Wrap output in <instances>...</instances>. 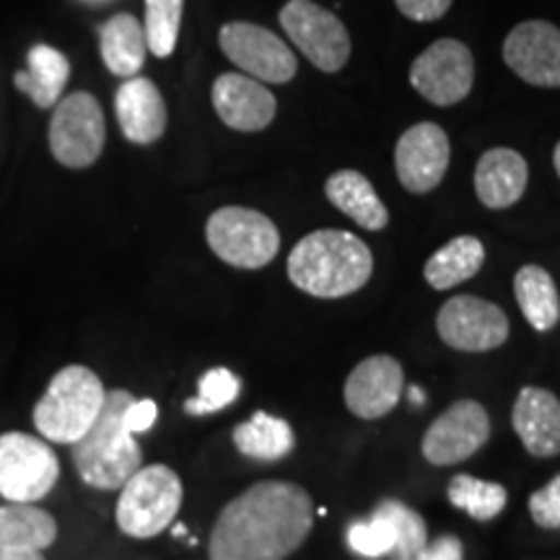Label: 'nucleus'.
Listing matches in <instances>:
<instances>
[{
    "label": "nucleus",
    "instance_id": "f257e3e1",
    "mask_svg": "<svg viewBox=\"0 0 560 560\" xmlns=\"http://www.w3.org/2000/svg\"><path fill=\"white\" fill-rule=\"evenodd\" d=\"M314 527L312 495L296 482L262 480L221 509L210 560H285Z\"/></svg>",
    "mask_w": 560,
    "mask_h": 560
},
{
    "label": "nucleus",
    "instance_id": "f03ea898",
    "mask_svg": "<svg viewBox=\"0 0 560 560\" xmlns=\"http://www.w3.org/2000/svg\"><path fill=\"white\" fill-rule=\"evenodd\" d=\"M374 257L359 236L340 229L306 234L289 255V278L317 299H342L369 283Z\"/></svg>",
    "mask_w": 560,
    "mask_h": 560
},
{
    "label": "nucleus",
    "instance_id": "7ed1b4c3",
    "mask_svg": "<svg viewBox=\"0 0 560 560\" xmlns=\"http://www.w3.org/2000/svg\"><path fill=\"white\" fill-rule=\"evenodd\" d=\"M136 400L130 392L109 389L94 425L75 441L73 465L91 488L117 490L143 467V452L136 436L125 429V410Z\"/></svg>",
    "mask_w": 560,
    "mask_h": 560
},
{
    "label": "nucleus",
    "instance_id": "20e7f679",
    "mask_svg": "<svg viewBox=\"0 0 560 560\" xmlns=\"http://www.w3.org/2000/svg\"><path fill=\"white\" fill-rule=\"evenodd\" d=\"M107 389L86 366H66L52 376L50 387L34 408L39 436L55 444H75L100 418Z\"/></svg>",
    "mask_w": 560,
    "mask_h": 560
},
{
    "label": "nucleus",
    "instance_id": "39448f33",
    "mask_svg": "<svg viewBox=\"0 0 560 560\" xmlns=\"http://www.w3.org/2000/svg\"><path fill=\"white\" fill-rule=\"evenodd\" d=\"M115 520L122 535L132 540H151L179 514L185 488L179 475L166 465L140 467L120 488Z\"/></svg>",
    "mask_w": 560,
    "mask_h": 560
},
{
    "label": "nucleus",
    "instance_id": "423d86ee",
    "mask_svg": "<svg viewBox=\"0 0 560 560\" xmlns=\"http://www.w3.org/2000/svg\"><path fill=\"white\" fill-rule=\"evenodd\" d=\"M208 247L226 265L242 270H260L276 260L280 234L268 215L260 210L226 206L208 219Z\"/></svg>",
    "mask_w": 560,
    "mask_h": 560
},
{
    "label": "nucleus",
    "instance_id": "0eeeda50",
    "mask_svg": "<svg viewBox=\"0 0 560 560\" xmlns=\"http://www.w3.org/2000/svg\"><path fill=\"white\" fill-rule=\"evenodd\" d=\"M107 140L102 104L94 94L75 91L55 104L50 120V151L68 170H89L96 164Z\"/></svg>",
    "mask_w": 560,
    "mask_h": 560
},
{
    "label": "nucleus",
    "instance_id": "6e6552de",
    "mask_svg": "<svg viewBox=\"0 0 560 560\" xmlns=\"http://www.w3.org/2000/svg\"><path fill=\"white\" fill-rule=\"evenodd\" d=\"M60 478V462L45 439L24 431L0 433V495L11 503L45 499Z\"/></svg>",
    "mask_w": 560,
    "mask_h": 560
},
{
    "label": "nucleus",
    "instance_id": "1a4fd4ad",
    "mask_svg": "<svg viewBox=\"0 0 560 560\" xmlns=\"http://www.w3.org/2000/svg\"><path fill=\"white\" fill-rule=\"evenodd\" d=\"M280 26L304 58L325 73H338L350 58L346 24L312 0H289L280 9Z\"/></svg>",
    "mask_w": 560,
    "mask_h": 560
},
{
    "label": "nucleus",
    "instance_id": "9d476101",
    "mask_svg": "<svg viewBox=\"0 0 560 560\" xmlns=\"http://www.w3.org/2000/svg\"><path fill=\"white\" fill-rule=\"evenodd\" d=\"M219 45L244 75L265 83H289L296 75V58L283 39L249 21H231L219 32Z\"/></svg>",
    "mask_w": 560,
    "mask_h": 560
},
{
    "label": "nucleus",
    "instance_id": "9b49d317",
    "mask_svg": "<svg viewBox=\"0 0 560 560\" xmlns=\"http://www.w3.org/2000/svg\"><path fill=\"white\" fill-rule=\"evenodd\" d=\"M410 83L423 100L452 107L465 100L475 83V58L459 39H439L412 60Z\"/></svg>",
    "mask_w": 560,
    "mask_h": 560
},
{
    "label": "nucleus",
    "instance_id": "f8f14e48",
    "mask_svg": "<svg viewBox=\"0 0 560 560\" xmlns=\"http://www.w3.org/2000/svg\"><path fill=\"white\" fill-rule=\"evenodd\" d=\"M439 338L454 350L486 353L509 340V317L501 306L480 296H454L439 310Z\"/></svg>",
    "mask_w": 560,
    "mask_h": 560
},
{
    "label": "nucleus",
    "instance_id": "ddd939ff",
    "mask_svg": "<svg viewBox=\"0 0 560 560\" xmlns=\"http://www.w3.org/2000/svg\"><path fill=\"white\" fill-rule=\"evenodd\" d=\"M490 439V418L478 400H459L446 408L425 431V462L436 467H452L470 459Z\"/></svg>",
    "mask_w": 560,
    "mask_h": 560
},
{
    "label": "nucleus",
    "instance_id": "4468645a",
    "mask_svg": "<svg viewBox=\"0 0 560 560\" xmlns=\"http://www.w3.org/2000/svg\"><path fill=\"white\" fill-rule=\"evenodd\" d=\"M503 60L529 86L560 89V30L550 21H522L503 42Z\"/></svg>",
    "mask_w": 560,
    "mask_h": 560
},
{
    "label": "nucleus",
    "instance_id": "2eb2a0df",
    "mask_svg": "<svg viewBox=\"0 0 560 560\" xmlns=\"http://www.w3.org/2000/svg\"><path fill=\"white\" fill-rule=\"evenodd\" d=\"M450 138L436 122H418L397 140L395 170L408 192L423 195L441 185L450 170Z\"/></svg>",
    "mask_w": 560,
    "mask_h": 560
},
{
    "label": "nucleus",
    "instance_id": "dca6fc26",
    "mask_svg": "<svg viewBox=\"0 0 560 560\" xmlns=\"http://www.w3.org/2000/svg\"><path fill=\"white\" fill-rule=\"evenodd\" d=\"M405 376L400 361L392 355H369L346 380V405L353 416L376 420L392 412L400 402Z\"/></svg>",
    "mask_w": 560,
    "mask_h": 560
},
{
    "label": "nucleus",
    "instance_id": "f3484780",
    "mask_svg": "<svg viewBox=\"0 0 560 560\" xmlns=\"http://www.w3.org/2000/svg\"><path fill=\"white\" fill-rule=\"evenodd\" d=\"M215 115L231 130L260 132L276 120L278 102L265 83L249 79L244 73H223L215 79L213 91Z\"/></svg>",
    "mask_w": 560,
    "mask_h": 560
},
{
    "label": "nucleus",
    "instance_id": "a211bd4d",
    "mask_svg": "<svg viewBox=\"0 0 560 560\" xmlns=\"http://www.w3.org/2000/svg\"><path fill=\"white\" fill-rule=\"evenodd\" d=\"M117 122L122 136L136 145H151L166 132V102L159 86L149 79H125L115 96Z\"/></svg>",
    "mask_w": 560,
    "mask_h": 560
},
{
    "label": "nucleus",
    "instance_id": "6ab92c4d",
    "mask_svg": "<svg viewBox=\"0 0 560 560\" xmlns=\"http://www.w3.org/2000/svg\"><path fill=\"white\" fill-rule=\"evenodd\" d=\"M511 425L532 457L560 454V400L542 387H524L511 410Z\"/></svg>",
    "mask_w": 560,
    "mask_h": 560
},
{
    "label": "nucleus",
    "instance_id": "aec40b11",
    "mask_svg": "<svg viewBox=\"0 0 560 560\" xmlns=\"http://www.w3.org/2000/svg\"><path fill=\"white\" fill-rule=\"evenodd\" d=\"M529 182V166L520 151L490 149L475 166V195L490 210H503L522 200Z\"/></svg>",
    "mask_w": 560,
    "mask_h": 560
},
{
    "label": "nucleus",
    "instance_id": "412c9836",
    "mask_svg": "<svg viewBox=\"0 0 560 560\" xmlns=\"http://www.w3.org/2000/svg\"><path fill=\"white\" fill-rule=\"evenodd\" d=\"M70 79V62L50 45H34L26 52V70L13 75L21 94H26L39 109H50L62 100Z\"/></svg>",
    "mask_w": 560,
    "mask_h": 560
},
{
    "label": "nucleus",
    "instance_id": "4be33fe9",
    "mask_svg": "<svg viewBox=\"0 0 560 560\" xmlns=\"http://www.w3.org/2000/svg\"><path fill=\"white\" fill-rule=\"evenodd\" d=\"M327 200L350 221L359 223L366 231H382L389 223V213L376 195L374 185L355 170L335 172L325 185Z\"/></svg>",
    "mask_w": 560,
    "mask_h": 560
},
{
    "label": "nucleus",
    "instance_id": "5701e85b",
    "mask_svg": "<svg viewBox=\"0 0 560 560\" xmlns=\"http://www.w3.org/2000/svg\"><path fill=\"white\" fill-rule=\"evenodd\" d=\"M100 50L104 66L109 73L120 79H132L143 68L149 42H145V30L140 19L132 13H115L100 26Z\"/></svg>",
    "mask_w": 560,
    "mask_h": 560
},
{
    "label": "nucleus",
    "instance_id": "b1692460",
    "mask_svg": "<svg viewBox=\"0 0 560 560\" xmlns=\"http://www.w3.org/2000/svg\"><path fill=\"white\" fill-rule=\"evenodd\" d=\"M58 537V522L50 511L32 503H5L0 506V548L47 550Z\"/></svg>",
    "mask_w": 560,
    "mask_h": 560
},
{
    "label": "nucleus",
    "instance_id": "393cba45",
    "mask_svg": "<svg viewBox=\"0 0 560 560\" xmlns=\"http://www.w3.org/2000/svg\"><path fill=\"white\" fill-rule=\"evenodd\" d=\"M514 296L524 319L537 332H550L560 322V293L552 276L540 265H524L514 278Z\"/></svg>",
    "mask_w": 560,
    "mask_h": 560
},
{
    "label": "nucleus",
    "instance_id": "a878e982",
    "mask_svg": "<svg viewBox=\"0 0 560 560\" xmlns=\"http://www.w3.org/2000/svg\"><path fill=\"white\" fill-rule=\"evenodd\" d=\"M482 262H486V247L478 236H454L429 257L423 276L431 289L446 291L478 276Z\"/></svg>",
    "mask_w": 560,
    "mask_h": 560
},
{
    "label": "nucleus",
    "instance_id": "bb28decb",
    "mask_svg": "<svg viewBox=\"0 0 560 560\" xmlns=\"http://www.w3.org/2000/svg\"><path fill=\"white\" fill-rule=\"evenodd\" d=\"M234 446L244 457L262 459V462H278L289 457L296 446V436L289 420L270 416V412L257 410L247 423H240L234 429Z\"/></svg>",
    "mask_w": 560,
    "mask_h": 560
},
{
    "label": "nucleus",
    "instance_id": "cd10ccee",
    "mask_svg": "<svg viewBox=\"0 0 560 560\" xmlns=\"http://www.w3.org/2000/svg\"><path fill=\"white\" fill-rule=\"evenodd\" d=\"M446 495L452 506L467 511L475 522L495 520L509 503V493L501 482L480 480L475 475H454Z\"/></svg>",
    "mask_w": 560,
    "mask_h": 560
},
{
    "label": "nucleus",
    "instance_id": "c85d7f7f",
    "mask_svg": "<svg viewBox=\"0 0 560 560\" xmlns=\"http://www.w3.org/2000/svg\"><path fill=\"white\" fill-rule=\"evenodd\" d=\"M374 511L382 514L395 532V548L389 552V560H416L418 552L429 545V527L423 516L408 503L395 499H384Z\"/></svg>",
    "mask_w": 560,
    "mask_h": 560
},
{
    "label": "nucleus",
    "instance_id": "c756f323",
    "mask_svg": "<svg viewBox=\"0 0 560 560\" xmlns=\"http://www.w3.org/2000/svg\"><path fill=\"white\" fill-rule=\"evenodd\" d=\"M185 0H145V42L156 58H170L177 47Z\"/></svg>",
    "mask_w": 560,
    "mask_h": 560
},
{
    "label": "nucleus",
    "instance_id": "7c9ffc66",
    "mask_svg": "<svg viewBox=\"0 0 560 560\" xmlns=\"http://www.w3.org/2000/svg\"><path fill=\"white\" fill-rule=\"evenodd\" d=\"M240 389L242 382L234 371L223 366L210 369L200 376L198 395L185 402V410L190 412V416H210V412H219L223 408H229L231 402H236Z\"/></svg>",
    "mask_w": 560,
    "mask_h": 560
},
{
    "label": "nucleus",
    "instance_id": "2f4dec72",
    "mask_svg": "<svg viewBox=\"0 0 560 560\" xmlns=\"http://www.w3.org/2000/svg\"><path fill=\"white\" fill-rule=\"evenodd\" d=\"M348 548L361 558H389L395 548V532L382 514H371L369 520L353 522L348 527Z\"/></svg>",
    "mask_w": 560,
    "mask_h": 560
},
{
    "label": "nucleus",
    "instance_id": "473e14b6",
    "mask_svg": "<svg viewBox=\"0 0 560 560\" xmlns=\"http://www.w3.org/2000/svg\"><path fill=\"white\" fill-rule=\"evenodd\" d=\"M529 514L537 527L560 529V475L529 495Z\"/></svg>",
    "mask_w": 560,
    "mask_h": 560
},
{
    "label": "nucleus",
    "instance_id": "72a5a7b5",
    "mask_svg": "<svg viewBox=\"0 0 560 560\" xmlns=\"http://www.w3.org/2000/svg\"><path fill=\"white\" fill-rule=\"evenodd\" d=\"M395 5L410 21H436L452 9V0H395Z\"/></svg>",
    "mask_w": 560,
    "mask_h": 560
},
{
    "label": "nucleus",
    "instance_id": "f704fd0d",
    "mask_svg": "<svg viewBox=\"0 0 560 560\" xmlns=\"http://www.w3.org/2000/svg\"><path fill=\"white\" fill-rule=\"evenodd\" d=\"M159 418V408L153 400H132L128 405V410H125V429H128L132 436L136 433H143L153 429V423H156Z\"/></svg>",
    "mask_w": 560,
    "mask_h": 560
},
{
    "label": "nucleus",
    "instance_id": "c9c22d12",
    "mask_svg": "<svg viewBox=\"0 0 560 560\" xmlns=\"http://www.w3.org/2000/svg\"><path fill=\"white\" fill-rule=\"evenodd\" d=\"M465 558V548L454 535H441L439 540L425 545L423 550L418 552L416 560H462Z\"/></svg>",
    "mask_w": 560,
    "mask_h": 560
},
{
    "label": "nucleus",
    "instance_id": "e433bc0d",
    "mask_svg": "<svg viewBox=\"0 0 560 560\" xmlns=\"http://www.w3.org/2000/svg\"><path fill=\"white\" fill-rule=\"evenodd\" d=\"M0 560H45L37 550H9L0 548Z\"/></svg>",
    "mask_w": 560,
    "mask_h": 560
},
{
    "label": "nucleus",
    "instance_id": "4c0bfd02",
    "mask_svg": "<svg viewBox=\"0 0 560 560\" xmlns=\"http://www.w3.org/2000/svg\"><path fill=\"white\" fill-rule=\"evenodd\" d=\"M410 402L412 405H423L425 402V392L418 387H410Z\"/></svg>",
    "mask_w": 560,
    "mask_h": 560
},
{
    "label": "nucleus",
    "instance_id": "58836bf2",
    "mask_svg": "<svg viewBox=\"0 0 560 560\" xmlns=\"http://www.w3.org/2000/svg\"><path fill=\"white\" fill-rule=\"evenodd\" d=\"M172 535H174V537H185V535H187V527H185V524H174Z\"/></svg>",
    "mask_w": 560,
    "mask_h": 560
},
{
    "label": "nucleus",
    "instance_id": "ea45409f",
    "mask_svg": "<svg viewBox=\"0 0 560 560\" xmlns=\"http://www.w3.org/2000/svg\"><path fill=\"white\" fill-rule=\"evenodd\" d=\"M552 164H556V172H558V177H560V143L556 145V153H552Z\"/></svg>",
    "mask_w": 560,
    "mask_h": 560
},
{
    "label": "nucleus",
    "instance_id": "a19ab883",
    "mask_svg": "<svg viewBox=\"0 0 560 560\" xmlns=\"http://www.w3.org/2000/svg\"><path fill=\"white\" fill-rule=\"evenodd\" d=\"M96 3H102V0H96Z\"/></svg>",
    "mask_w": 560,
    "mask_h": 560
}]
</instances>
